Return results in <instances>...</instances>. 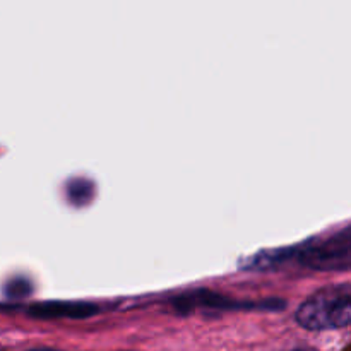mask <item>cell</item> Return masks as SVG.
<instances>
[{
    "label": "cell",
    "mask_w": 351,
    "mask_h": 351,
    "mask_svg": "<svg viewBox=\"0 0 351 351\" xmlns=\"http://www.w3.org/2000/svg\"><path fill=\"white\" fill-rule=\"evenodd\" d=\"M351 317L350 288H328L308 298L297 312V319L308 329L343 328Z\"/></svg>",
    "instance_id": "6da1fadb"
},
{
    "label": "cell",
    "mask_w": 351,
    "mask_h": 351,
    "mask_svg": "<svg viewBox=\"0 0 351 351\" xmlns=\"http://www.w3.org/2000/svg\"><path fill=\"white\" fill-rule=\"evenodd\" d=\"M96 308L88 304H43L31 308L34 317H86L93 314Z\"/></svg>",
    "instance_id": "3957f363"
},
{
    "label": "cell",
    "mask_w": 351,
    "mask_h": 351,
    "mask_svg": "<svg viewBox=\"0 0 351 351\" xmlns=\"http://www.w3.org/2000/svg\"><path fill=\"white\" fill-rule=\"evenodd\" d=\"M33 351H55V350H33Z\"/></svg>",
    "instance_id": "5b68a950"
},
{
    "label": "cell",
    "mask_w": 351,
    "mask_h": 351,
    "mask_svg": "<svg viewBox=\"0 0 351 351\" xmlns=\"http://www.w3.org/2000/svg\"><path fill=\"white\" fill-rule=\"evenodd\" d=\"M29 288L31 285L27 283L24 278H17V280L10 281V283L7 285V293L14 295V297H23V295L29 293Z\"/></svg>",
    "instance_id": "277c9868"
},
{
    "label": "cell",
    "mask_w": 351,
    "mask_h": 351,
    "mask_svg": "<svg viewBox=\"0 0 351 351\" xmlns=\"http://www.w3.org/2000/svg\"><path fill=\"white\" fill-rule=\"evenodd\" d=\"M307 263L321 269L348 267L350 263V233L343 232L332 239L326 240L322 245L315 247L307 254Z\"/></svg>",
    "instance_id": "7a4b0ae2"
}]
</instances>
